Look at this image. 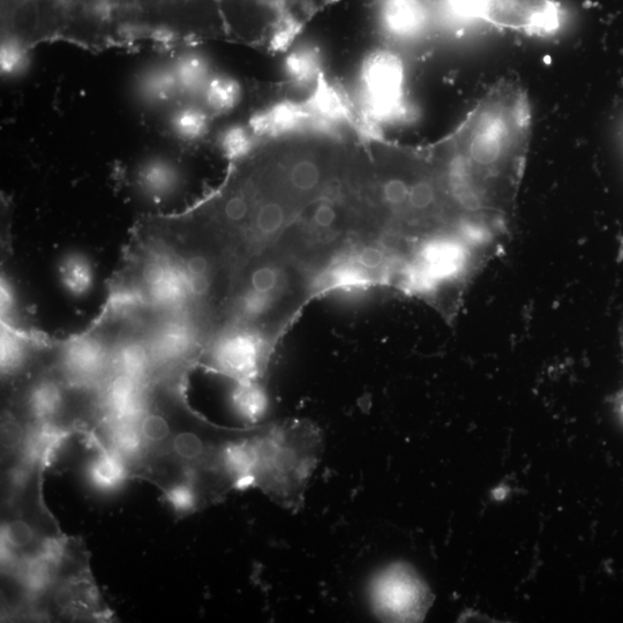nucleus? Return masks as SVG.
Listing matches in <instances>:
<instances>
[{
    "label": "nucleus",
    "instance_id": "1",
    "mask_svg": "<svg viewBox=\"0 0 623 623\" xmlns=\"http://www.w3.org/2000/svg\"><path fill=\"white\" fill-rule=\"evenodd\" d=\"M312 298L315 297L309 273L281 254L265 251L237 270L225 305L223 326L253 327L279 343Z\"/></svg>",
    "mask_w": 623,
    "mask_h": 623
},
{
    "label": "nucleus",
    "instance_id": "2",
    "mask_svg": "<svg viewBox=\"0 0 623 623\" xmlns=\"http://www.w3.org/2000/svg\"><path fill=\"white\" fill-rule=\"evenodd\" d=\"M254 486L285 507L298 506L321 453V434L310 422H285L250 440Z\"/></svg>",
    "mask_w": 623,
    "mask_h": 623
},
{
    "label": "nucleus",
    "instance_id": "3",
    "mask_svg": "<svg viewBox=\"0 0 623 623\" xmlns=\"http://www.w3.org/2000/svg\"><path fill=\"white\" fill-rule=\"evenodd\" d=\"M435 22L452 28L486 26L535 37L558 35L568 14L558 0H431Z\"/></svg>",
    "mask_w": 623,
    "mask_h": 623
},
{
    "label": "nucleus",
    "instance_id": "4",
    "mask_svg": "<svg viewBox=\"0 0 623 623\" xmlns=\"http://www.w3.org/2000/svg\"><path fill=\"white\" fill-rule=\"evenodd\" d=\"M358 107L386 130L414 122L417 112L407 92V66L399 52L377 48L357 71Z\"/></svg>",
    "mask_w": 623,
    "mask_h": 623
},
{
    "label": "nucleus",
    "instance_id": "5",
    "mask_svg": "<svg viewBox=\"0 0 623 623\" xmlns=\"http://www.w3.org/2000/svg\"><path fill=\"white\" fill-rule=\"evenodd\" d=\"M116 335V322L101 314L87 332L67 341L50 342L49 365L71 387L99 392L111 374Z\"/></svg>",
    "mask_w": 623,
    "mask_h": 623
},
{
    "label": "nucleus",
    "instance_id": "6",
    "mask_svg": "<svg viewBox=\"0 0 623 623\" xmlns=\"http://www.w3.org/2000/svg\"><path fill=\"white\" fill-rule=\"evenodd\" d=\"M276 345L253 327L225 325L210 337L198 366L232 381L264 380Z\"/></svg>",
    "mask_w": 623,
    "mask_h": 623
},
{
    "label": "nucleus",
    "instance_id": "7",
    "mask_svg": "<svg viewBox=\"0 0 623 623\" xmlns=\"http://www.w3.org/2000/svg\"><path fill=\"white\" fill-rule=\"evenodd\" d=\"M370 597L375 614L386 621H423L433 603L425 582L412 567L394 564L374 577Z\"/></svg>",
    "mask_w": 623,
    "mask_h": 623
},
{
    "label": "nucleus",
    "instance_id": "8",
    "mask_svg": "<svg viewBox=\"0 0 623 623\" xmlns=\"http://www.w3.org/2000/svg\"><path fill=\"white\" fill-rule=\"evenodd\" d=\"M73 392L74 388L48 364L27 380L19 397V409L29 425H59L70 410Z\"/></svg>",
    "mask_w": 623,
    "mask_h": 623
},
{
    "label": "nucleus",
    "instance_id": "9",
    "mask_svg": "<svg viewBox=\"0 0 623 623\" xmlns=\"http://www.w3.org/2000/svg\"><path fill=\"white\" fill-rule=\"evenodd\" d=\"M375 19L382 34L396 42L420 39L435 22L431 0H378Z\"/></svg>",
    "mask_w": 623,
    "mask_h": 623
},
{
    "label": "nucleus",
    "instance_id": "10",
    "mask_svg": "<svg viewBox=\"0 0 623 623\" xmlns=\"http://www.w3.org/2000/svg\"><path fill=\"white\" fill-rule=\"evenodd\" d=\"M310 119L303 100L281 99L254 111L247 125L260 141L272 140L306 133Z\"/></svg>",
    "mask_w": 623,
    "mask_h": 623
},
{
    "label": "nucleus",
    "instance_id": "11",
    "mask_svg": "<svg viewBox=\"0 0 623 623\" xmlns=\"http://www.w3.org/2000/svg\"><path fill=\"white\" fill-rule=\"evenodd\" d=\"M303 101L313 116L339 125L343 129L351 130L358 112V104L354 97H351L340 84L330 79L326 72L321 75L310 92L306 93Z\"/></svg>",
    "mask_w": 623,
    "mask_h": 623
},
{
    "label": "nucleus",
    "instance_id": "12",
    "mask_svg": "<svg viewBox=\"0 0 623 623\" xmlns=\"http://www.w3.org/2000/svg\"><path fill=\"white\" fill-rule=\"evenodd\" d=\"M133 183L141 197L162 204L182 189L183 175L176 163L155 156L138 165Z\"/></svg>",
    "mask_w": 623,
    "mask_h": 623
},
{
    "label": "nucleus",
    "instance_id": "13",
    "mask_svg": "<svg viewBox=\"0 0 623 623\" xmlns=\"http://www.w3.org/2000/svg\"><path fill=\"white\" fill-rule=\"evenodd\" d=\"M283 79L292 88L310 92L325 71V56L318 44L299 41L282 59Z\"/></svg>",
    "mask_w": 623,
    "mask_h": 623
},
{
    "label": "nucleus",
    "instance_id": "14",
    "mask_svg": "<svg viewBox=\"0 0 623 623\" xmlns=\"http://www.w3.org/2000/svg\"><path fill=\"white\" fill-rule=\"evenodd\" d=\"M230 393V405L235 415L246 425H254L264 419L269 399L264 380L234 381Z\"/></svg>",
    "mask_w": 623,
    "mask_h": 623
},
{
    "label": "nucleus",
    "instance_id": "15",
    "mask_svg": "<svg viewBox=\"0 0 623 623\" xmlns=\"http://www.w3.org/2000/svg\"><path fill=\"white\" fill-rule=\"evenodd\" d=\"M135 92L147 104L161 105L174 100L180 90L172 64L154 65L142 72Z\"/></svg>",
    "mask_w": 623,
    "mask_h": 623
},
{
    "label": "nucleus",
    "instance_id": "16",
    "mask_svg": "<svg viewBox=\"0 0 623 623\" xmlns=\"http://www.w3.org/2000/svg\"><path fill=\"white\" fill-rule=\"evenodd\" d=\"M180 94L201 96L213 71L212 62L199 51H186L172 62Z\"/></svg>",
    "mask_w": 623,
    "mask_h": 623
},
{
    "label": "nucleus",
    "instance_id": "17",
    "mask_svg": "<svg viewBox=\"0 0 623 623\" xmlns=\"http://www.w3.org/2000/svg\"><path fill=\"white\" fill-rule=\"evenodd\" d=\"M200 97L210 115L225 116L242 102L243 86L232 75L215 72Z\"/></svg>",
    "mask_w": 623,
    "mask_h": 623
},
{
    "label": "nucleus",
    "instance_id": "18",
    "mask_svg": "<svg viewBox=\"0 0 623 623\" xmlns=\"http://www.w3.org/2000/svg\"><path fill=\"white\" fill-rule=\"evenodd\" d=\"M60 284L70 296L84 298L93 290L95 266L86 254L71 252L59 261Z\"/></svg>",
    "mask_w": 623,
    "mask_h": 623
},
{
    "label": "nucleus",
    "instance_id": "19",
    "mask_svg": "<svg viewBox=\"0 0 623 623\" xmlns=\"http://www.w3.org/2000/svg\"><path fill=\"white\" fill-rule=\"evenodd\" d=\"M129 467L122 457L107 448L88 464L87 478L96 490L115 492L129 476Z\"/></svg>",
    "mask_w": 623,
    "mask_h": 623
},
{
    "label": "nucleus",
    "instance_id": "20",
    "mask_svg": "<svg viewBox=\"0 0 623 623\" xmlns=\"http://www.w3.org/2000/svg\"><path fill=\"white\" fill-rule=\"evenodd\" d=\"M259 142L249 125L239 123L225 127L216 140L217 148L224 159L234 164L249 160Z\"/></svg>",
    "mask_w": 623,
    "mask_h": 623
},
{
    "label": "nucleus",
    "instance_id": "21",
    "mask_svg": "<svg viewBox=\"0 0 623 623\" xmlns=\"http://www.w3.org/2000/svg\"><path fill=\"white\" fill-rule=\"evenodd\" d=\"M212 115L205 107L187 104L178 108L170 118L172 133L187 142L204 139L210 130Z\"/></svg>",
    "mask_w": 623,
    "mask_h": 623
},
{
    "label": "nucleus",
    "instance_id": "22",
    "mask_svg": "<svg viewBox=\"0 0 623 623\" xmlns=\"http://www.w3.org/2000/svg\"><path fill=\"white\" fill-rule=\"evenodd\" d=\"M288 183L290 189L296 193H313L322 184V170L314 161H298L289 171Z\"/></svg>",
    "mask_w": 623,
    "mask_h": 623
},
{
    "label": "nucleus",
    "instance_id": "23",
    "mask_svg": "<svg viewBox=\"0 0 623 623\" xmlns=\"http://www.w3.org/2000/svg\"><path fill=\"white\" fill-rule=\"evenodd\" d=\"M171 452L180 462H199L208 455L204 442L197 434L183 431L172 435L169 442Z\"/></svg>",
    "mask_w": 623,
    "mask_h": 623
},
{
    "label": "nucleus",
    "instance_id": "24",
    "mask_svg": "<svg viewBox=\"0 0 623 623\" xmlns=\"http://www.w3.org/2000/svg\"><path fill=\"white\" fill-rule=\"evenodd\" d=\"M27 64L28 55L24 45L14 39H6L2 44V52H0L2 73L6 77H15V75L26 70Z\"/></svg>",
    "mask_w": 623,
    "mask_h": 623
},
{
    "label": "nucleus",
    "instance_id": "25",
    "mask_svg": "<svg viewBox=\"0 0 623 623\" xmlns=\"http://www.w3.org/2000/svg\"><path fill=\"white\" fill-rule=\"evenodd\" d=\"M170 506L179 515L190 514L198 507V494L190 483H176L165 491Z\"/></svg>",
    "mask_w": 623,
    "mask_h": 623
},
{
    "label": "nucleus",
    "instance_id": "26",
    "mask_svg": "<svg viewBox=\"0 0 623 623\" xmlns=\"http://www.w3.org/2000/svg\"><path fill=\"white\" fill-rule=\"evenodd\" d=\"M351 131L366 144H382L386 141L385 127L359 107L354 123L351 125Z\"/></svg>",
    "mask_w": 623,
    "mask_h": 623
},
{
    "label": "nucleus",
    "instance_id": "27",
    "mask_svg": "<svg viewBox=\"0 0 623 623\" xmlns=\"http://www.w3.org/2000/svg\"><path fill=\"white\" fill-rule=\"evenodd\" d=\"M3 538L13 551L24 549L33 543L34 530L26 521L14 520L4 528Z\"/></svg>",
    "mask_w": 623,
    "mask_h": 623
},
{
    "label": "nucleus",
    "instance_id": "28",
    "mask_svg": "<svg viewBox=\"0 0 623 623\" xmlns=\"http://www.w3.org/2000/svg\"><path fill=\"white\" fill-rule=\"evenodd\" d=\"M620 342H621V347L623 351V322H622L621 329H620ZM615 404H617L619 414L623 418V388L621 392L619 393L617 397V403Z\"/></svg>",
    "mask_w": 623,
    "mask_h": 623
}]
</instances>
